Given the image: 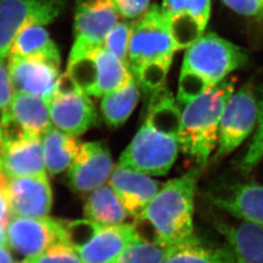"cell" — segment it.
I'll return each instance as SVG.
<instances>
[{"instance_id": "30bf717a", "label": "cell", "mask_w": 263, "mask_h": 263, "mask_svg": "<svg viewBox=\"0 0 263 263\" xmlns=\"http://www.w3.org/2000/svg\"><path fill=\"white\" fill-rule=\"evenodd\" d=\"M161 8L179 51L203 35L211 15V0H163Z\"/></svg>"}, {"instance_id": "7402d4cb", "label": "cell", "mask_w": 263, "mask_h": 263, "mask_svg": "<svg viewBox=\"0 0 263 263\" xmlns=\"http://www.w3.org/2000/svg\"><path fill=\"white\" fill-rule=\"evenodd\" d=\"M41 141L45 167L52 176L69 169L82 144L76 137L67 135L55 127L46 132L41 137Z\"/></svg>"}, {"instance_id": "8992f818", "label": "cell", "mask_w": 263, "mask_h": 263, "mask_svg": "<svg viewBox=\"0 0 263 263\" xmlns=\"http://www.w3.org/2000/svg\"><path fill=\"white\" fill-rule=\"evenodd\" d=\"M257 122V97L251 83L234 92L221 117L214 163L223 159L244 142Z\"/></svg>"}, {"instance_id": "74e56055", "label": "cell", "mask_w": 263, "mask_h": 263, "mask_svg": "<svg viewBox=\"0 0 263 263\" xmlns=\"http://www.w3.org/2000/svg\"><path fill=\"white\" fill-rule=\"evenodd\" d=\"M2 151H3V137H2V132H1V128H0V156H1Z\"/></svg>"}, {"instance_id": "d6a6232c", "label": "cell", "mask_w": 263, "mask_h": 263, "mask_svg": "<svg viewBox=\"0 0 263 263\" xmlns=\"http://www.w3.org/2000/svg\"><path fill=\"white\" fill-rule=\"evenodd\" d=\"M15 94L10 78L8 66L4 64L0 57V111H4L9 107L13 96Z\"/></svg>"}, {"instance_id": "1f68e13d", "label": "cell", "mask_w": 263, "mask_h": 263, "mask_svg": "<svg viewBox=\"0 0 263 263\" xmlns=\"http://www.w3.org/2000/svg\"><path fill=\"white\" fill-rule=\"evenodd\" d=\"M119 15L126 19H137L148 8L151 0H112Z\"/></svg>"}, {"instance_id": "d6986e66", "label": "cell", "mask_w": 263, "mask_h": 263, "mask_svg": "<svg viewBox=\"0 0 263 263\" xmlns=\"http://www.w3.org/2000/svg\"><path fill=\"white\" fill-rule=\"evenodd\" d=\"M137 239L133 224L102 226L77 253L83 263H111Z\"/></svg>"}, {"instance_id": "2e32d148", "label": "cell", "mask_w": 263, "mask_h": 263, "mask_svg": "<svg viewBox=\"0 0 263 263\" xmlns=\"http://www.w3.org/2000/svg\"><path fill=\"white\" fill-rule=\"evenodd\" d=\"M207 197L213 205L230 216L263 228V184L237 182L223 190L210 192Z\"/></svg>"}, {"instance_id": "277c9868", "label": "cell", "mask_w": 263, "mask_h": 263, "mask_svg": "<svg viewBox=\"0 0 263 263\" xmlns=\"http://www.w3.org/2000/svg\"><path fill=\"white\" fill-rule=\"evenodd\" d=\"M236 81L227 77L183 106L180 116V151L203 170L216 149L226 104L235 92Z\"/></svg>"}, {"instance_id": "ba28073f", "label": "cell", "mask_w": 263, "mask_h": 263, "mask_svg": "<svg viewBox=\"0 0 263 263\" xmlns=\"http://www.w3.org/2000/svg\"><path fill=\"white\" fill-rule=\"evenodd\" d=\"M6 231L8 248L26 258L41 254L54 245L67 244L66 226L48 216H12Z\"/></svg>"}, {"instance_id": "5bb4252c", "label": "cell", "mask_w": 263, "mask_h": 263, "mask_svg": "<svg viewBox=\"0 0 263 263\" xmlns=\"http://www.w3.org/2000/svg\"><path fill=\"white\" fill-rule=\"evenodd\" d=\"M118 18L119 13L112 0H79L74 19L73 44L89 47L103 46Z\"/></svg>"}, {"instance_id": "ab89813d", "label": "cell", "mask_w": 263, "mask_h": 263, "mask_svg": "<svg viewBox=\"0 0 263 263\" xmlns=\"http://www.w3.org/2000/svg\"><path fill=\"white\" fill-rule=\"evenodd\" d=\"M262 16H263V14H262Z\"/></svg>"}, {"instance_id": "8d00e7d4", "label": "cell", "mask_w": 263, "mask_h": 263, "mask_svg": "<svg viewBox=\"0 0 263 263\" xmlns=\"http://www.w3.org/2000/svg\"><path fill=\"white\" fill-rule=\"evenodd\" d=\"M7 226L0 224V246L8 247L7 245Z\"/></svg>"}, {"instance_id": "d590c367", "label": "cell", "mask_w": 263, "mask_h": 263, "mask_svg": "<svg viewBox=\"0 0 263 263\" xmlns=\"http://www.w3.org/2000/svg\"><path fill=\"white\" fill-rule=\"evenodd\" d=\"M0 263H13V258L8 247L0 246Z\"/></svg>"}, {"instance_id": "4316f807", "label": "cell", "mask_w": 263, "mask_h": 263, "mask_svg": "<svg viewBox=\"0 0 263 263\" xmlns=\"http://www.w3.org/2000/svg\"><path fill=\"white\" fill-rule=\"evenodd\" d=\"M173 250L159 242L137 239L129 245L115 263H163Z\"/></svg>"}, {"instance_id": "44dd1931", "label": "cell", "mask_w": 263, "mask_h": 263, "mask_svg": "<svg viewBox=\"0 0 263 263\" xmlns=\"http://www.w3.org/2000/svg\"><path fill=\"white\" fill-rule=\"evenodd\" d=\"M10 55L39 58L61 65L59 49L45 26L40 24H28L20 30L12 42Z\"/></svg>"}, {"instance_id": "6da1fadb", "label": "cell", "mask_w": 263, "mask_h": 263, "mask_svg": "<svg viewBox=\"0 0 263 263\" xmlns=\"http://www.w3.org/2000/svg\"><path fill=\"white\" fill-rule=\"evenodd\" d=\"M201 172L196 166L162 184L157 194L136 216L134 227L147 228L152 241L166 245L173 251L192 239L195 236L194 197Z\"/></svg>"}, {"instance_id": "4dcf8cb0", "label": "cell", "mask_w": 263, "mask_h": 263, "mask_svg": "<svg viewBox=\"0 0 263 263\" xmlns=\"http://www.w3.org/2000/svg\"><path fill=\"white\" fill-rule=\"evenodd\" d=\"M24 263H83L76 249L68 244H56L43 253L25 258Z\"/></svg>"}, {"instance_id": "484cf974", "label": "cell", "mask_w": 263, "mask_h": 263, "mask_svg": "<svg viewBox=\"0 0 263 263\" xmlns=\"http://www.w3.org/2000/svg\"><path fill=\"white\" fill-rule=\"evenodd\" d=\"M163 263H235V257L229 245L211 248L195 235L174 250Z\"/></svg>"}, {"instance_id": "836d02e7", "label": "cell", "mask_w": 263, "mask_h": 263, "mask_svg": "<svg viewBox=\"0 0 263 263\" xmlns=\"http://www.w3.org/2000/svg\"><path fill=\"white\" fill-rule=\"evenodd\" d=\"M230 9L236 13L257 17L263 14V0H222Z\"/></svg>"}, {"instance_id": "7c38bea8", "label": "cell", "mask_w": 263, "mask_h": 263, "mask_svg": "<svg viewBox=\"0 0 263 263\" xmlns=\"http://www.w3.org/2000/svg\"><path fill=\"white\" fill-rule=\"evenodd\" d=\"M112 170L111 154L104 143H82L67 172L69 187L77 193L91 192L104 185Z\"/></svg>"}, {"instance_id": "ffe728a7", "label": "cell", "mask_w": 263, "mask_h": 263, "mask_svg": "<svg viewBox=\"0 0 263 263\" xmlns=\"http://www.w3.org/2000/svg\"><path fill=\"white\" fill-rule=\"evenodd\" d=\"M231 248L235 263H263V228L251 222L216 224Z\"/></svg>"}, {"instance_id": "52a82bcc", "label": "cell", "mask_w": 263, "mask_h": 263, "mask_svg": "<svg viewBox=\"0 0 263 263\" xmlns=\"http://www.w3.org/2000/svg\"><path fill=\"white\" fill-rule=\"evenodd\" d=\"M66 0H0V57H9L12 42L28 24L46 26L58 18Z\"/></svg>"}, {"instance_id": "83f0119b", "label": "cell", "mask_w": 263, "mask_h": 263, "mask_svg": "<svg viewBox=\"0 0 263 263\" xmlns=\"http://www.w3.org/2000/svg\"><path fill=\"white\" fill-rule=\"evenodd\" d=\"M171 66V61H152L132 66L131 69L143 93L151 96L165 85Z\"/></svg>"}, {"instance_id": "5b68a950", "label": "cell", "mask_w": 263, "mask_h": 263, "mask_svg": "<svg viewBox=\"0 0 263 263\" xmlns=\"http://www.w3.org/2000/svg\"><path fill=\"white\" fill-rule=\"evenodd\" d=\"M177 51L167 19L158 5H151L133 23L128 60L130 66L152 61H171Z\"/></svg>"}, {"instance_id": "3957f363", "label": "cell", "mask_w": 263, "mask_h": 263, "mask_svg": "<svg viewBox=\"0 0 263 263\" xmlns=\"http://www.w3.org/2000/svg\"><path fill=\"white\" fill-rule=\"evenodd\" d=\"M180 111L173 107H159L147 113L118 165L147 176L167 175L180 151Z\"/></svg>"}, {"instance_id": "7a4b0ae2", "label": "cell", "mask_w": 263, "mask_h": 263, "mask_svg": "<svg viewBox=\"0 0 263 263\" xmlns=\"http://www.w3.org/2000/svg\"><path fill=\"white\" fill-rule=\"evenodd\" d=\"M249 60L247 50L216 33L203 34L186 49L177 101L181 106L219 84Z\"/></svg>"}, {"instance_id": "d4e9b609", "label": "cell", "mask_w": 263, "mask_h": 263, "mask_svg": "<svg viewBox=\"0 0 263 263\" xmlns=\"http://www.w3.org/2000/svg\"><path fill=\"white\" fill-rule=\"evenodd\" d=\"M140 95V86L133 78L126 86L103 96L101 111L106 124L116 128L126 122L135 110Z\"/></svg>"}, {"instance_id": "e575fe53", "label": "cell", "mask_w": 263, "mask_h": 263, "mask_svg": "<svg viewBox=\"0 0 263 263\" xmlns=\"http://www.w3.org/2000/svg\"><path fill=\"white\" fill-rule=\"evenodd\" d=\"M9 177L0 169V224L7 226L12 218L7 186Z\"/></svg>"}, {"instance_id": "4fadbf2b", "label": "cell", "mask_w": 263, "mask_h": 263, "mask_svg": "<svg viewBox=\"0 0 263 263\" xmlns=\"http://www.w3.org/2000/svg\"><path fill=\"white\" fill-rule=\"evenodd\" d=\"M46 103L53 126L67 135L77 138L98 124L95 104L79 89L55 93Z\"/></svg>"}, {"instance_id": "cb8c5ba5", "label": "cell", "mask_w": 263, "mask_h": 263, "mask_svg": "<svg viewBox=\"0 0 263 263\" xmlns=\"http://www.w3.org/2000/svg\"><path fill=\"white\" fill-rule=\"evenodd\" d=\"M84 214L87 219L102 226L122 224L129 216L109 184L90 192L85 203Z\"/></svg>"}, {"instance_id": "f35d334b", "label": "cell", "mask_w": 263, "mask_h": 263, "mask_svg": "<svg viewBox=\"0 0 263 263\" xmlns=\"http://www.w3.org/2000/svg\"><path fill=\"white\" fill-rule=\"evenodd\" d=\"M22 263H24V262H22Z\"/></svg>"}, {"instance_id": "9c48e42d", "label": "cell", "mask_w": 263, "mask_h": 263, "mask_svg": "<svg viewBox=\"0 0 263 263\" xmlns=\"http://www.w3.org/2000/svg\"><path fill=\"white\" fill-rule=\"evenodd\" d=\"M3 141L24 137H42L53 128L45 100L32 95L15 93L9 107L1 112Z\"/></svg>"}, {"instance_id": "9a60e30c", "label": "cell", "mask_w": 263, "mask_h": 263, "mask_svg": "<svg viewBox=\"0 0 263 263\" xmlns=\"http://www.w3.org/2000/svg\"><path fill=\"white\" fill-rule=\"evenodd\" d=\"M7 192L12 216L46 217L53 194L47 175L10 178Z\"/></svg>"}, {"instance_id": "8fae6325", "label": "cell", "mask_w": 263, "mask_h": 263, "mask_svg": "<svg viewBox=\"0 0 263 263\" xmlns=\"http://www.w3.org/2000/svg\"><path fill=\"white\" fill-rule=\"evenodd\" d=\"M60 66L39 58L10 55L8 70L15 93L32 95L48 101L56 92Z\"/></svg>"}, {"instance_id": "e0dca14e", "label": "cell", "mask_w": 263, "mask_h": 263, "mask_svg": "<svg viewBox=\"0 0 263 263\" xmlns=\"http://www.w3.org/2000/svg\"><path fill=\"white\" fill-rule=\"evenodd\" d=\"M109 185L130 216H139L157 194L162 184L149 176L117 165L108 179Z\"/></svg>"}, {"instance_id": "f546056e", "label": "cell", "mask_w": 263, "mask_h": 263, "mask_svg": "<svg viewBox=\"0 0 263 263\" xmlns=\"http://www.w3.org/2000/svg\"><path fill=\"white\" fill-rule=\"evenodd\" d=\"M133 24L128 22L117 23L104 40V46L114 56L129 64L128 53ZM130 65V64H129Z\"/></svg>"}, {"instance_id": "f1b7e54d", "label": "cell", "mask_w": 263, "mask_h": 263, "mask_svg": "<svg viewBox=\"0 0 263 263\" xmlns=\"http://www.w3.org/2000/svg\"><path fill=\"white\" fill-rule=\"evenodd\" d=\"M257 97V122L256 131L251 141L249 148L243 159L240 162V169L245 173H250L263 159V85L260 87Z\"/></svg>"}, {"instance_id": "603a6c76", "label": "cell", "mask_w": 263, "mask_h": 263, "mask_svg": "<svg viewBox=\"0 0 263 263\" xmlns=\"http://www.w3.org/2000/svg\"><path fill=\"white\" fill-rule=\"evenodd\" d=\"M97 86L95 97L100 98L128 84L134 78L131 66L114 56L106 48H95Z\"/></svg>"}, {"instance_id": "ac0fdd59", "label": "cell", "mask_w": 263, "mask_h": 263, "mask_svg": "<svg viewBox=\"0 0 263 263\" xmlns=\"http://www.w3.org/2000/svg\"><path fill=\"white\" fill-rule=\"evenodd\" d=\"M0 169L9 178L47 175L41 137H24L3 141Z\"/></svg>"}]
</instances>
